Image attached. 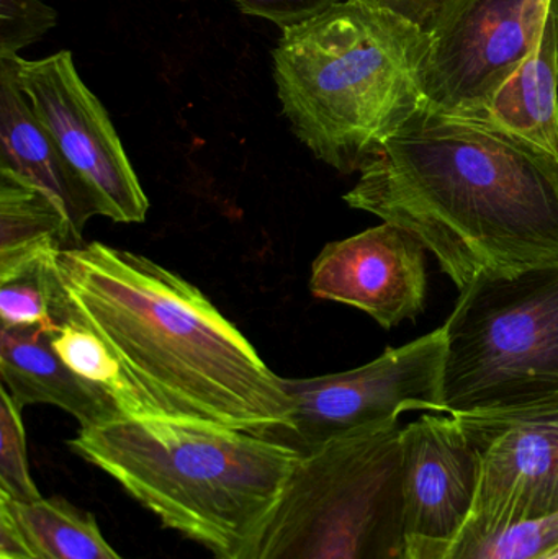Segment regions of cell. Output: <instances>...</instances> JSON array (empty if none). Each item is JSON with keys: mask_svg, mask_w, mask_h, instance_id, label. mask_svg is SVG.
Here are the masks:
<instances>
[{"mask_svg": "<svg viewBox=\"0 0 558 559\" xmlns=\"http://www.w3.org/2000/svg\"><path fill=\"white\" fill-rule=\"evenodd\" d=\"M344 202L412 233L461 292L558 261V159L484 118L423 104Z\"/></svg>", "mask_w": 558, "mask_h": 559, "instance_id": "6da1fadb", "label": "cell"}, {"mask_svg": "<svg viewBox=\"0 0 558 559\" xmlns=\"http://www.w3.org/2000/svg\"><path fill=\"white\" fill-rule=\"evenodd\" d=\"M51 314L94 331L151 416L278 440L290 401L251 342L192 283L104 242L64 249L49 274Z\"/></svg>", "mask_w": 558, "mask_h": 559, "instance_id": "7a4b0ae2", "label": "cell"}, {"mask_svg": "<svg viewBox=\"0 0 558 559\" xmlns=\"http://www.w3.org/2000/svg\"><path fill=\"white\" fill-rule=\"evenodd\" d=\"M69 449L120 483L164 527L235 559L301 452L242 430L169 417L81 427Z\"/></svg>", "mask_w": 558, "mask_h": 559, "instance_id": "3957f363", "label": "cell"}, {"mask_svg": "<svg viewBox=\"0 0 558 559\" xmlns=\"http://www.w3.org/2000/svg\"><path fill=\"white\" fill-rule=\"evenodd\" d=\"M426 46L418 26L356 0L284 29L272 66L295 136L333 169L360 173L425 104Z\"/></svg>", "mask_w": 558, "mask_h": 559, "instance_id": "277c9868", "label": "cell"}, {"mask_svg": "<svg viewBox=\"0 0 558 559\" xmlns=\"http://www.w3.org/2000/svg\"><path fill=\"white\" fill-rule=\"evenodd\" d=\"M400 424L301 452L235 559H413Z\"/></svg>", "mask_w": 558, "mask_h": 559, "instance_id": "5b68a950", "label": "cell"}, {"mask_svg": "<svg viewBox=\"0 0 558 559\" xmlns=\"http://www.w3.org/2000/svg\"><path fill=\"white\" fill-rule=\"evenodd\" d=\"M442 329L444 413H488L557 396L558 261L480 275L462 289Z\"/></svg>", "mask_w": 558, "mask_h": 559, "instance_id": "8992f818", "label": "cell"}, {"mask_svg": "<svg viewBox=\"0 0 558 559\" xmlns=\"http://www.w3.org/2000/svg\"><path fill=\"white\" fill-rule=\"evenodd\" d=\"M444 354L441 328L354 370L304 380L282 378L290 416L278 442L307 452L351 433L399 424L408 411L444 413Z\"/></svg>", "mask_w": 558, "mask_h": 559, "instance_id": "52a82bcc", "label": "cell"}, {"mask_svg": "<svg viewBox=\"0 0 558 559\" xmlns=\"http://www.w3.org/2000/svg\"><path fill=\"white\" fill-rule=\"evenodd\" d=\"M550 0H444L419 71L425 104L488 120L491 100L539 41Z\"/></svg>", "mask_w": 558, "mask_h": 559, "instance_id": "ba28073f", "label": "cell"}, {"mask_svg": "<svg viewBox=\"0 0 558 559\" xmlns=\"http://www.w3.org/2000/svg\"><path fill=\"white\" fill-rule=\"evenodd\" d=\"M23 92L64 157L98 216L143 223L150 202L120 136L94 92L84 84L71 51L38 61L12 56Z\"/></svg>", "mask_w": 558, "mask_h": 559, "instance_id": "9c48e42d", "label": "cell"}, {"mask_svg": "<svg viewBox=\"0 0 558 559\" xmlns=\"http://www.w3.org/2000/svg\"><path fill=\"white\" fill-rule=\"evenodd\" d=\"M454 417L480 460L467 521L513 524L558 514V394Z\"/></svg>", "mask_w": 558, "mask_h": 559, "instance_id": "30bf717a", "label": "cell"}, {"mask_svg": "<svg viewBox=\"0 0 558 559\" xmlns=\"http://www.w3.org/2000/svg\"><path fill=\"white\" fill-rule=\"evenodd\" d=\"M425 246L406 229L383 223L324 246L311 267V295L367 312L382 328L425 309Z\"/></svg>", "mask_w": 558, "mask_h": 559, "instance_id": "8fae6325", "label": "cell"}, {"mask_svg": "<svg viewBox=\"0 0 558 559\" xmlns=\"http://www.w3.org/2000/svg\"><path fill=\"white\" fill-rule=\"evenodd\" d=\"M402 491L408 544L444 542L471 518L480 460L454 416L403 427Z\"/></svg>", "mask_w": 558, "mask_h": 559, "instance_id": "7c38bea8", "label": "cell"}, {"mask_svg": "<svg viewBox=\"0 0 558 559\" xmlns=\"http://www.w3.org/2000/svg\"><path fill=\"white\" fill-rule=\"evenodd\" d=\"M0 169L45 193L82 239L97 210L33 111L12 58H0Z\"/></svg>", "mask_w": 558, "mask_h": 559, "instance_id": "4fadbf2b", "label": "cell"}, {"mask_svg": "<svg viewBox=\"0 0 558 559\" xmlns=\"http://www.w3.org/2000/svg\"><path fill=\"white\" fill-rule=\"evenodd\" d=\"M0 378L22 409L28 404H52L75 417L81 427L123 417L105 394L66 367L51 347V331L39 325L0 329Z\"/></svg>", "mask_w": 558, "mask_h": 559, "instance_id": "5bb4252c", "label": "cell"}, {"mask_svg": "<svg viewBox=\"0 0 558 559\" xmlns=\"http://www.w3.org/2000/svg\"><path fill=\"white\" fill-rule=\"evenodd\" d=\"M488 120L558 159V0L536 48L491 100Z\"/></svg>", "mask_w": 558, "mask_h": 559, "instance_id": "9a60e30c", "label": "cell"}, {"mask_svg": "<svg viewBox=\"0 0 558 559\" xmlns=\"http://www.w3.org/2000/svg\"><path fill=\"white\" fill-rule=\"evenodd\" d=\"M79 246L82 239L45 193L0 169V283L32 274Z\"/></svg>", "mask_w": 558, "mask_h": 559, "instance_id": "2e32d148", "label": "cell"}, {"mask_svg": "<svg viewBox=\"0 0 558 559\" xmlns=\"http://www.w3.org/2000/svg\"><path fill=\"white\" fill-rule=\"evenodd\" d=\"M19 525L32 559H124L105 540L91 514L61 499L16 502L0 496Z\"/></svg>", "mask_w": 558, "mask_h": 559, "instance_id": "e0dca14e", "label": "cell"}, {"mask_svg": "<svg viewBox=\"0 0 558 559\" xmlns=\"http://www.w3.org/2000/svg\"><path fill=\"white\" fill-rule=\"evenodd\" d=\"M558 544V514L513 524L467 521L444 542L409 544L413 559H536Z\"/></svg>", "mask_w": 558, "mask_h": 559, "instance_id": "ac0fdd59", "label": "cell"}, {"mask_svg": "<svg viewBox=\"0 0 558 559\" xmlns=\"http://www.w3.org/2000/svg\"><path fill=\"white\" fill-rule=\"evenodd\" d=\"M51 347L66 367L108 397L123 417H153L150 406L104 341L66 312L52 314Z\"/></svg>", "mask_w": 558, "mask_h": 559, "instance_id": "d6986e66", "label": "cell"}, {"mask_svg": "<svg viewBox=\"0 0 558 559\" xmlns=\"http://www.w3.org/2000/svg\"><path fill=\"white\" fill-rule=\"evenodd\" d=\"M0 496L16 502L41 498L29 475L22 407L3 386L0 390Z\"/></svg>", "mask_w": 558, "mask_h": 559, "instance_id": "ffe728a7", "label": "cell"}, {"mask_svg": "<svg viewBox=\"0 0 558 559\" xmlns=\"http://www.w3.org/2000/svg\"><path fill=\"white\" fill-rule=\"evenodd\" d=\"M55 259L32 274L0 283L2 328L39 325L48 331L58 329V322L51 314V296H49V272Z\"/></svg>", "mask_w": 558, "mask_h": 559, "instance_id": "44dd1931", "label": "cell"}, {"mask_svg": "<svg viewBox=\"0 0 558 559\" xmlns=\"http://www.w3.org/2000/svg\"><path fill=\"white\" fill-rule=\"evenodd\" d=\"M58 13L43 0H0V58L19 56L55 28Z\"/></svg>", "mask_w": 558, "mask_h": 559, "instance_id": "7402d4cb", "label": "cell"}, {"mask_svg": "<svg viewBox=\"0 0 558 559\" xmlns=\"http://www.w3.org/2000/svg\"><path fill=\"white\" fill-rule=\"evenodd\" d=\"M246 15L269 20L284 29L310 22L344 0H229Z\"/></svg>", "mask_w": 558, "mask_h": 559, "instance_id": "603a6c76", "label": "cell"}, {"mask_svg": "<svg viewBox=\"0 0 558 559\" xmlns=\"http://www.w3.org/2000/svg\"><path fill=\"white\" fill-rule=\"evenodd\" d=\"M370 9L392 13L422 32L429 33L435 25L444 0H356Z\"/></svg>", "mask_w": 558, "mask_h": 559, "instance_id": "cb8c5ba5", "label": "cell"}, {"mask_svg": "<svg viewBox=\"0 0 558 559\" xmlns=\"http://www.w3.org/2000/svg\"><path fill=\"white\" fill-rule=\"evenodd\" d=\"M0 557L32 559L19 525L3 506H0Z\"/></svg>", "mask_w": 558, "mask_h": 559, "instance_id": "d4e9b609", "label": "cell"}, {"mask_svg": "<svg viewBox=\"0 0 558 559\" xmlns=\"http://www.w3.org/2000/svg\"><path fill=\"white\" fill-rule=\"evenodd\" d=\"M536 559H558V544L554 545L553 548L546 551V554L541 555Z\"/></svg>", "mask_w": 558, "mask_h": 559, "instance_id": "484cf974", "label": "cell"}, {"mask_svg": "<svg viewBox=\"0 0 558 559\" xmlns=\"http://www.w3.org/2000/svg\"><path fill=\"white\" fill-rule=\"evenodd\" d=\"M0 559H13V558H3V557H0Z\"/></svg>", "mask_w": 558, "mask_h": 559, "instance_id": "4316f807", "label": "cell"}]
</instances>
